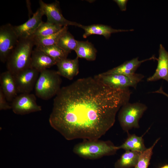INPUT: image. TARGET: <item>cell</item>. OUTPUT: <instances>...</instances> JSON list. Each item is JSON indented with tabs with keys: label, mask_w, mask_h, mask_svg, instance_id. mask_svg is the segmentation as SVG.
<instances>
[{
	"label": "cell",
	"mask_w": 168,
	"mask_h": 168,
	"mask_svg": "<svg viewBox=\"0 0 168 168\" xmlns=\"http://www.w3.org/2000/svg\"><path fill=\"white\" fill-rule=\"evenodd\" d=\"M131 93L129 89L111 88L95 76L78 79L55 96L49 124L68 140L98 139L114 125Z\"/></svg>",
	"instance_id": "cell-1"
},
{
	"label": "cell",
	"mask_w": 168,
	"mask_h": 168,
	"mask_svg": "<svg viewBox=\"0 0 168 168\" xmlns=\"http://www.w3.org/2000/svg\"><path fill=\"white\" fill-rule=\"evenodd\" d=\"M147 106L143 103L129 102L123 105L119 110L118 118L120 125L125 132L139 127V122Z\"/></svg>",
	"instance_id": "cell-5"
},
{
	"label": "cell",
	"mask_w": 168,
	"mask_h": 168,
	"mask_svg": "<svg viewBox=\"0 0 168 168\" xmlns=\"http://www.w3.org/2000/svg\"><path fill=\"white\" fill-rule=\"evenodd\" d=\"M40 72L31 67L13 75L18 93H30L35 86Z\"/></svg>",
	"instance_id": "cell-10"
},
{
	"label": "cell",
	"mask_w": 168,
	"mask_h": 168,
	"mask_svg": "<svg viewBox=\"0 0 168 168\" xmlns=\"http://www.w3.org/2000/svg\"><path fill=\"white\" fill-rule=\"evenodd\" d=\"M11 109L15 114L25 115L42 110L36 102L35 96L30 93H21L12 102Z\"/></svg>",
	"instance_id": "cell-8"
},
{
	"label": "cell",
	"mask_w": 168,
	"mask_h": 168,
	"mask_svg": "<svg viewBox=\"0 0 168 168\" xmlns=\"http://www.w3.org/2000/svg\"><path fill=\"white\" fill-rule=\"evenodd\" d=\"M160 138L156 140L150 147L140 153L138 161L134 168H148L153 154V150Z\"/></svg>",
	"instance_id": "cell-25"
},
{
	"label": "cell",
	"mask_w": 168,
	"mask_h": 168,
	"mask_svg": "<svg viewBox=\"0 0 168 168\" xmlns=\"http://www.w3.org/2000/svg\"><path fill=\"white\" fill-rule=\"evenodd\" d=\"M114 1L117 4L121 11H124L126 10L127 4L128 0H114Z\"/></svg>",
	"instance_id": "cell-27"
},
{
	"label": "cell",
	"mask_w": 168,
	"mask_h": 168,
	"mask_svg": "<svg viewBox=\"0 0 168 168\" xmlns=\"http://www.w3.org/2000/svg\"><path fill=\"white\" fill-rule=\"evenodd\" d=\"M42 9L39 7L33 16L25 23L17 26H13L14 30L19 38H33L36 30L42 22L44 15Z\"/></svg>",
	"instance_id": "cell-11"
},
{
	"label": "cell",
	"mask_w": 168,
	"mask_h": 168,
	"mask_svg": "<svg viewBox=\"0 0 168 168\" xmlns=\"http://www.w3.org/2000/svg\"><path fill=\"white\" fill-rule=\"evenodd\" d=\"M0 89L7 101L12 102L18 93L13 75L7 70L2 72L0 76Z\"/></svg>",
	"instance_id": "cell-16"
},
{
	"label": "cell",
	"mask_w": 168,
	"mask_h": 168,
	"mask_svg": "<svg viewBox=\"0 0 168 168\" xmlns=\"http://www.w3.org/2000/svg\"><path fill=\"white\" fill-rule=\"evenodd\" d=\"M63 27L48 22L43 21L35 32L33 37H44L57 33Z\"/></svg>",
	"instance_id": "cell-23"
},
{
	"label": "cell",
	"mask_w": 168,
	"mask_h": 168,
	"mask_svg": "<svg viewBox=\"0 0 168 168\" xmlns=\"http://www.w3.org/2000/svg\"><path fill=\"white\" fill-rule=\"evenodd\" d=\"M160 168H168V165H165L161 167Z\"/></svg>",
	"instance_id": "cell-29"
},
{
	"label": "cell",
	"mask_w": 168,
	"mask_h": 168,
	"mask_svg": "<svg viewBox=\"0 0 168 168\" xmlns=\"http://www.w3.org/2000/svg\"><path fill=\"white\" fill-rule=\"evenodd\" d=\"M68 29V26H63L59 31L52 35L44 37H33L35 45L47 46L57 44L60 38Z\"/></svg>",
	"instance_id": "cell-21"
},
{
	"label": "cell",
	"mask_w": 168,
	"mask_h": 168,
	"mask_svg": "<svg viewBox=\"0 0 168 168\" xmlns=\"http://www.w3.org/2000/svg\"><path fill=\"white\" fill-rule=\"evenodd\" d=\"M77 40L67 31L60 38L57 44L66 52L70 53L75 50L77 46Z\"/></svg>",
	"instance_id": "cell-24"
},
{
	"label": "cell",
	"mask_w": 168,
	"mask_h": 168,
	"mask_svg": "<svg viewBox=\"0 0 168 168\" xmlns=\"http://www.w3.org/2000/svg\"><path fill=\"white\" fill-rule=\"evenodd\" d=\"M62 80L57 71L46 69L40 72L35 89L36 96L44 100L55 96L61 89Z\"/></svg>",
	"instance_id": "cell-4"
},
{
	"label": "cell",
	"mask_w": 168,
	"mask_h": 168,
	"mask_svg": "<svg viewBox=\"0 0 168 168\" xmlns=\"http://www.w3.org/2000/svg\"><path fill=\"white\" fill-rule=\"evenodd\" d=\"M2 92L0 89V110H7L11 109V105L9 104Z\"/></svg>",
	"instance_id": "cell-26"
},
{
	"label": "cell",
	"mask_w": 168,
	"mask_h": 168,
	"mask_svg": "<svg viewBox=\"0 0 168 168\" xmlns=\"http://www.w3.org/2000/svg\"><path fill=\"white\" fill-rule=\"evenodd\" d=\"M152 93H158L163 94L168 98V94L165 92L163 90L162 86H161L160 88L157 91H152Z\"/></svg>",
	"instance_id": "cell-28"
},
{
	"label": "cell",
	"mask_w": 168,
	"mask_h": 168,
	"mask_svg": "<svg viewBox=\"0 0 168 168\" xmlns=\"http://www.w3.org/2000/svg\"><path fill=\"white\" fill-rule=\"evenodd\" d=\"M136 151H126L115 163V168H132L137 164L140 154Z\"/></svg>",
	"instance_id": "cell-20"
},
{
	"label": "cell",
	"mask_w": 168,
	"mask_h": 168,
	"mask_svg": "<svg viewBox=\"0 0 168 168\" xmlns=\"http://www.w3.org/2000/svg\"><path fill=\"white\" fill-rule=\"evenodd\" d=\"M78 27L84 30L83 37L85 38L92 35H103L106 39H108L113 33L133 31L134 30L133 29H114L110 26L101 24H93L89 26H84L80 24Z\"/></svg>",
	"instance_id": "cell-15"
},
{
	"label": "cell",
	"mask_w": 168,
	"mask_h": 168,
	"mask_svg": "<svg viewBox=\"0 0 168 168\" xmlns=\"http://www.w3.org/2000/svg\"><path fill=\"white\" fill-rule=\"evenodd\" d=\"M56 63L54 59L36 47L33 49L31 56V68L40 72Z\"/></svg>",
	"instance_id": "cell-14"
},
{
	"label": "cell",
	"mask_w": 168,
	"mask_h": 168,
	"mask_svg": "<svg viewBox=\"0 0 168 168\" xmlns=\"http://www.w3.org/2000/svg\"><path fill=\"white\" fill-rule=\"evenodd\" d=\"M118 150V146L110 141L85 140L75 145L73 151L83 158L95 159L113 155Z\"/></svg>",
	"instance_id": "cell-3"
},
{
	"label": "cell",
	"mask_w": 168,
	"mask_h": 168,
	"mask_svg": "<svg viewBox=\"0 0 168 168\" xmlns=\"http://www.w3.org/2000/svg\"><path fill=\"white\" fill-rule=\"evenodd\" d=\"M40 8L47 18V21L62 27L74 26L79 27L80 24L69 21L63 15L57 1L50 3H46L43 1H39Z\"/></svg>",
	"instance_id": "cell-9"
},
{
	"label": "cell",
	"mask_w": 168,
	"mask_h": 168,
	"mask_svg": "<svg viewBox=\"0 0 168 168\" xmlns=\"http://www.w3.org/2000/svg\"><path fill=\"white\" fill-rule=\"evenodd\" d=\"M54 59L57 63L67 58L69 53L66 52L57 44L47 46L36 47Z\"/></svg>",
	"instance_id": "cell-22"
},
{
	"label": "cell",
	"mask_w": 168,
	"mask_h": 168,
	"mask_svg": "<svg viewBox=\"0 0 168 168\" xmlns=\"http://www.w3.org/2000/svg\"><path fill=\"white\" fill-rule=\"evenodd\" d=\"M77 57L93 61L96 58L97 50L92 43L88 41L77 40V44L74 50Z\"/></svg>",
	"instance_id": "cell-18"
},
{
	"label": "cell",
	"mask_w": 168,
	"mask_h": 168,
	"mask_svg": "<svg viewBox=\"0 0 168 168\" xmlns=\"http://www.w3.org/2000/svg\"><path fill=\"white\" fill-rule=\"evenodd\" d=\"M157 61V65L155 72L147 78V81L154 82L163 79L168 82V52L161 44L159 45Z\"/></svg>",
	"instance_id": "cell-12"
},
{
	"label": "cell",
	"mask_w": 168,
	"mask_h": 168,
	"mask_svg": "<svg viewBox=\"0 0 168 168\" xmlns=\"http://www.w3.org/2000/svg\"><path fill=\"white\" fill-rule=\"evenodd\" d=\"M103 83L115 89L125 90L133 87L136 89L138 84L144 76L135 73L132 76H126L119 74H105L103 73L95 76Z\"/></svg>",
	"instance_id": "cell-6"
},
{
	"label": "cell",
	"mask_w": 168,
	"mask_h": 168,
	"mask_svg": "<svg viewBox=\"0 0 168 168\" xmlns=\"http://www.w3.org/2000/svg\"><path fill=\"white\" fill-rule=\"evenodd\" d=\"M57 72L60 76L71 80L79 73L78 58L74 59L67 58L58 62Z\"/></svg>",
	"instance_id": "cell-17"
},
{
	"label": "cell",
	"mask_w": 168,
	"mask_h": 168,
	"mask_svg": "<svg viewBox=\"0 0 168 168\" xmlns=\"http://www.w3.org/2000/svg\"><path fill=\"white\" fill-rule=\"evenodd\" d=\"M157 60V58L154 55L142 60H139L138 57H137L126 61L120 65L103 73L105 74H119L126 76H132L136 73V71L142 63L149 60Z\"/></svg>",
	"instance_id": "cell-13"
},
{
	"label": "cell",
	"mask_w": 168,
	"mask_h": 168,
	"mask_svg": "<svg viewBox=\"0 0 168 168\" xmlns=\"http://www.w3.org/2000/svg\"><path fill=\"white\" fill-rule=\"evenodd\" d=\"M119 149H123L125 151H131L141 152L146 148L142 136H138L135 134H128L126 141L121 145L118 146Z\"/></svg>",
	"instance_id": "cell-19"
},
{
	"label": "cell",
	"mask_w": 168,
	"mask_h": 168,
	"mask_svg": "<svg viewBox=\"0 0 168 168\" xmlns=\"http://www.w3.org/2000/svg\"><path fill=\"white\" fill-rule=\"evenodd\" d=\"M34 45L33 38H19L6 62L7 70L14 75L30 68L31 56Z\"/></svg>",
	"instance_id": "cell-2"
},
{
	"label": "cell",
	"mask_w": 168,
	"mask_h": 168,
	"mask_svg": "<svg viewBox=\"0 0 168 168\" xmlns=\"http://www.w3.org/2000/svg\"><path fill=\"white\" fill-rule=\"evenodd\" d=\"M19 39L11 24L8 23L0 26V60L2 62L6 63Z\"/></svg>",
	"instance_id": "cell-7"
}]
</instances>
